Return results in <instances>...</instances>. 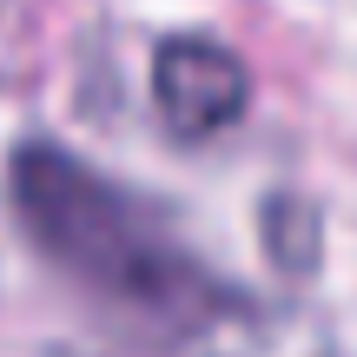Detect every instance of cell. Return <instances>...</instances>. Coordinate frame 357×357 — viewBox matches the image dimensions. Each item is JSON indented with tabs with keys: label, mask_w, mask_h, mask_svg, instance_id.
<instances>
[{
	"label": "cell",
	"mask_w": 357,
	"mask_h": 357,
	"mask_svg": "<svg viewBox=\"0 0 357 357\" xmlns=\"http://www.w3.org/2000/svg\"><path fill=\"white\" fill-rule=\"evenodd\" d=\"M153 100H159V119H166L172 139H218L245 119L252 79H245L238 53H225L218 40L178 33L153 60Z\"/></svg>",
	"instance_id": "2"
},
{
	"label": "cell",
	"mask_w": 357,
	"mask_h": 357,
	"mask_svg": "<svg viewBox=\"0 0 357 357\" xmlns=\"http://www.w3.org/2000/svg\"><path fill=\"white\" fill-rule=\"evenodd\" d=\"M13 212L66 278H79L93 298H106L159 337H212L218 324L245 318L238 291H225L178 245L166 212L139 205L60 146L13 153Z\"/></svg>",
	"instance_id": "1"
},
{
	"label": "cell",
	"mask_w": 357,
	"mask_h": 357,
	"mask_svg": "<svg viewBox=\"0 0 357 357\" xmlns=\"http://www.w3.org/2000/svg\"><path fill=\"white\" fill-rule=\"evenodd\" d=\"M53 357H86V351H53Z\"/></svg>",
	"instance_id": "3"
}]
</instances>
